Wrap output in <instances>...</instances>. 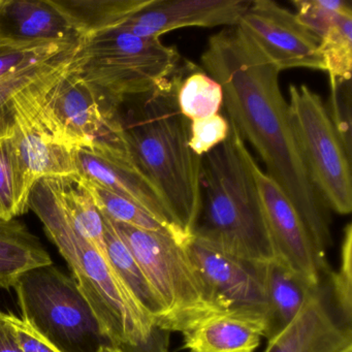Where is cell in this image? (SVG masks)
<instances>
[{"label":"cell","mask_w":352,"mask_h":352,"mask_svg":"<svg viewBox=\"0 0 352 352\" xmlns=\"http://www.w3.org/2000/svg\"><path fill=\"white\" fill-rule=\"evenodd\" d=\"M201 69L221 85L226 117L258 153L302 218L321 263L333 245L329 206L309 176L292 131L279 69L236 28L212 36Z\"/></svg>","instance_id":"cell-1"},{"label":"cell","mask_w":352,"mask_h":352,"mask_svg":"<svg viewBox=\"0 0 352 352\" xmlns=\"http://www.w3.org/2000/svg\"><path fill=\"white\" fill-rule=\"evenodd\" d=\"M181 65L151 91L121 102L116 116L135 168L160 191L179 230L190 239L201 214V157L189 146L190 121L177 100Z\"/></svg>","instance_id":"cell-2"},{"label":"cell","mask_w":352,"mask_h":352,"mask_svg":"<svg viewBox=\"0 0 352 352\" xmlns=\"http://www.w3.org/2000/svg\"><path fill=\"white\" fill-rule=\"evenodd\" d=\"M253 160L230 123L228 139L201 157V214L192 236L238 258L270 263L277 258L261 209Z\"/></svg>","instance_id":"cell-3"},{"label":"cell","mask_w":352,"mask_h":352,"mask_svg":"<svg viewBox=\"0 0 352 352\" xmlns=\"http://www.w3.org/2000/svg\"><path fill=\"white\" fill-rule=\"evenodd\" d=\"M28 204L69 263L74 280L110 345L123 348L145 341L155 323L138 306L113 271L108 257L75 230L63 209L55 179L38 180Z\"/></svg>","instance_id":"cell-4"},{"label":"cell","mask_w":352,"mask_h":352,"mask_svg":"<svg viewBox=\"0 0 352 352\" xmlns=\"http://www.w3.org/2000/svg\"><path fill=\"white\" fill-rule=\"evenodd\" d=\"M180 65L176 47L118 28L79 40L69 69L119 106L151 91Z\"/></svg>","instance_id":"cell-5"},{"label":"cell","mask_w":352,"mask_h":352,"mask_svg":"<svg viewBox=\"0 0 352 352\" xmlns=\"http://www.w3.org/2000/svg\"><path fill=\"white\" fill-rule=\"evenodd\" d=\"M111 221L164 307L166 317L162 329L183 333L209 317L228 311L204 279L185 244L168 232Z\"/></svg>","instance_id":"cell-6"},{"label":"cell","mask_w":352,"mask_h":352,"mask_svg":"<svg viewBox=\"0 0 352 352\" xmlns=\"http://www.w3.org/2000/svg\"><path fill=\"white\" fill-rule=\"evenodd\" d=\"M71 63L28 88V104L41 124L71 149L96 142L124 143L116 116L118 106L73 73Z\"/></svg>","instance_id":"cell-7"},{"label":"cell","mask_w":352,"mask_h":352,"mask_svg":"<svg viewBox=\"0 0 352 352\" xmlns=\"http://www.w3.org/2000/svg\"><path fill=\"white\" fill-rule=\"evenodd\" d=\"M22 320L63 352H98L106 338L74 278L54 265L36 267L15 285Z\"/></svg>","instance_id":"cell-8"},{"label":"cell","mask_w":352,"mask_h":352,"mask_svg":"<svg viewBox=\"0 0 352 352\" xmlns=\"http://www.w3.org/2000/svg\"><path fill=\"white\" fill-rule=\"evenodd\" d=\"M290 123L309 176L329 210L352 211L350 162L327 107L307 85H290Z\"/></svg>","instance_id":"cell-9"},{"label":"cell","mask_w":352,"mask_h":352,"mask_svg":"<svg viewBox=\"0 0 352 352\" xmlns=\"http://www.w3.org/2000/svg\"><path fill=\"white\" fill-rule=\"evenodd\" d=\"M234 28L279 72L298 67L325 71L318 36L275 1H251Z\"/></svg>","instance_id":"cell-10"},{"label":"cell","mask_w":352,"mask_h":352,"mask_svg":"<svg viewBox=\"0 0 352 352\" xmlns=\"http://www.w3.org/2000/svg\"><path fill=\"white\" fill-rule=\"evenodd\" d=\"M78 176L131 199L162 224L175 239L186 244L170 208L156 187L138 170L124 143L96 142L75 149Z\"/></svg>","instance_id":"cell-11"},{"label":"cell","mask_w":352,"mask_h":352,"mask_svg":"<svg viewBox=\"0 0 352 352\" xmlns=\"http://www.w3.org/2000/svg\"><path fill=\"white\" fill-rule=\"evenodd\" d=\"M252 170L276 258L312 285L320 286L321 275L327 267L321 263L302 218L255 160Z\"/></svg>","instance_id":"cell-12"},{"label":"cell","mask_w":352,"mask_h":352,"mask_svg":"<svg viewBox=\"0 0 352 352\" xmlns=\"http://www.w3.org/2000/svg\"><path fill=\"white\" fill-rule=\"evenodd\" d=\"M187 252L210 287L228 310H249L267 314L265 265L222 252L192 236Z\"/></svg>","instance_id":"cell-13"},{"label":"cell","mask_w":352,"mask_h":352,"mask_svg":"<svg viewBox=\"0 0 352 352\" xmlns=\"http://www.w3.org/2000/svg\"><path fill=\"white\" fill-rule=\"evenodd\" d=\"M250 3L247 0H152L120 28L142 38H160L185 28H234Z\"/></svg>","instance_id":"cell-14"},{"label":"cell","mask_w":352,"mask_h":352,"mask_svg":"<svg viewBox=\"0 0 352 352\" xmlns=\"http://www.w3.org/2000/svg\"><path fill=\"white\" fill-rule=\"evenodd\" d=\"M28 88L18 94L14 102L13 139L30 185L34 187L41 179L78 176L75 149L58 143L41 124L28 104Z\"/></svg>","instance_id":"cell-15"},{"label":"cell","mask_w":352,"mask_h":352,"mask_svg":"<svg viewBox=\"0 0 352 352\" xmlns=\"http://www.w3.org/2000/svg\"><path fill=\"white\" fill-rule=\"evenodd\" d=\"M352 347V331L329 310L320 286L287 327L267 340L265 352H342Z\"/></svg>","instance_id":"cell-16"},{"label":"cell","mask_w":352,"mask_h":352,"mask_svg":"<svg viewBox=\"0 0 352 352\" xmlns=\"http://www.w3.org/2000/svg\"><path fill=\"white\" fill-rule=\"evenodd\" d=\"M265 329L263 313L234 309L184 331L183 347L189 352H255Z\"/></svg>","instance_id":"cell-17"},{"label":"cell","mask_w":352,"mask_h":352,"mask_svg":"<svg viewBox=\"0 0 352 352\" xmlns=\"http://www.w3.org/2000/svg\"><path fill=\"white\" fill-rule=\"evenodd\" d=\"M0 36L30 41H78L48 0H3Z\"/></svg>","instance_id":"cell-18"},{"label":"cell","mask_w":352,"mask_h":352,"mask_svg":"<svg viewBox=\"0 0 352 352\" xmlns=\"http://www.w3.org/2000/svg\"><path fill=\"white\" fill-rule=\"evenodd\" d=\"M79 40L120 28L152 0H48Z\"/></svg>","instance_id":"cell-19"},{"label":"cell","mask_w":352,"mask_h":352,"mask_svg":"<svg viewBox=\"0 0 352 352\" xmlns=\"http://www.w3.org/2000/svg\"><path fill=\"white\" fill-rule=\"evenodd\" d=\"M265 284L267 296L265 338L270 340L294 320L319 286L312 285L278 261L265 265Z\"/></svg>","instance_id":"cell-20"},{"label":"cell","mask_w":352,"mask_h":352,"mask_svg":"<svg viewBox=\"0 0 352 352\" xmlns=\"http://www.w3.org/2000/svg\"><path fill=\"white\" fill-rule=\"evenodd\" d=\"M102 217L104 220L107 256L113 271L133 296L140 309L155 325L162 327L166 313L147 276L131 249L115 230L110 218L104 214H102Z\"/></svg>","instance_id":"cell-21"},{"label":"cell","mask_w":352,"mask_h":352,"mask_svg":"<svg viewBox=\"0 0 352 352\" xmlns=\"http://www.w3.org/2000/svg\"><path fill=\"white\" fill-rule=\"evenodd\" d=\"M52 258L28 226L16 219H0V287H15L19 278Z\"/></svg>","instance_id":"cell-22"},{"label":"cell","mask_w":352,"mask_h":352,"mask_svg":"<svg viewBox=\"0 0 352 352\" xmlns=\"http://www.w3.org/2000/svg\"><path fill=\"white\" fill-rule=\"evenodd\" d=\"M63 209L75 230L107 256L104 220L79 176L54 178Z\"/></svg>","instance_id":"cell-23"},{"label":"cell","mask_w":352,"mask_h":352,"mask_svg":"<svg viewBox=\"0 0 352 352\" xmlns=\"http://www.w3.org/2000/svg\"><path fill=\"white\" fill-rule=\"evenodd\" d=\"M177 100L179 109L189 121L219 114L223 107L221 85L203 69L184 61L181 65Z\"/></svg>","instance_id":"cell-24"},{"label":"cell","mask_w":352,"mask_h":352,"mask_svg":"<svg viewBox=\"0 0 352 352\" xmlns=\"http://www.w3.org/2000/svg\"><path fill=\"white\" fill-rule=\"evenodd\" d=\"M32 189L13 135L0 140V219H15L28 212Z\"/></svg>","instance_id":"cell-25"},{"label":"cell","mask_w":352,"mask_h":352,"mask_svg":"<svg viewBox=\"0 0 352 352\" xmlns=\"http://www.w3.org/2000/svg\"><path fill=\"white\" fill-rule=\"evenodd\" d=\"M79 44V43H78ZM78 44L63 54L38 65H30L0 80V140L11 138L16 124V96L73 60Z\"/></svg>","instance_id":"cell-26"},{"label":"cell","mask_w":352,"mask_h":352,"mask_svg":"<svg viewBox=\"0 0 352 352\" xmlns=\"http://www.w3.org/2000/svg\"><path fill=\"white\" fill-rule=\"evenodd\" d=\"M78 41H30L0 36V80L30 65L50 60Z\"/></svg>","instance_id":"cell-27"},{"label":"cell","mask_w":352,"mask_h":352,"mask_svg":"<svg viewBox=\"0 0 352 352\" xmlns=\"http://www.w3.org/2000/svg\"><path fill=\"white\" fill-rule=\"evenodd\" d=\"M82 182L89 191L98 211L113 221L126 224L140 230L164 232L172 234L153 216L150 215L143 208L131 199H125L94 183L84 180H82Z\"/></svg>","instance_id":"cell-28"},{"label":"cell","mask_w":352,"mask_h":352,"mask_svg":"<svg viewBox=\"0 0 352 352\" xmlns=\"http://www.w3.org/2000/svg\"><path fill=\"white\" fill-rule=\"evenodd\" d=\"M319 50L329 78L351 79L352 11L341 14L331 24L320 38Z\"/></svg>","instance_id":"cell-29"},{"label":"cell","mask_w":352,"mask_h":352,"mask_svg":"<svg viewBox=\"0 0 352 352\" xmlns=\"http://www.w3.org/2000/svg\"><path fill=\"white\" fill-rule=\"evenodd\" d=\"M331 294L342 327L352 331V226L344 230L339 269L331 275Z\"/></svg>","instance_id":"cell-30"},{"label":"cell","mask_w":352,"mask_h":352,"mask_svg":"<svg viewBox=\"0 0 352 352\" xmlns=\"http://www.w3.org/2000/svg\"><path fill=\"white\" fill-rule=\"evenodd\" d=\"M292 3L298 11L296 19L319 40L341 14L352 11L350 3L343 0H296Z\"/></svg>","instance_id":"cell-31"},{"label":"cell","mask_w":352,"mask_h":352,"mask_svg":"<svg viewBox=\"0 0 352 352\" xmlns=\"http://www.w3.org/2000/svg\"><path fill=\"white\" fill-rule=\"evenodd\" d=\"M331 98L327 109L348 157L351 160V82L329 78Z\"/></svg>","instance_id":"cell-32"},{"label":"cell","mask_w":352,"mask_h":352,"mask_svg":"<svg viewBox=\"0 0 352 352\" xmlns=\"http://www.w3.org/2000/svg\"><path fill=\"white\" fill-rule=\"evenodd\" d=\"M230 131L228 117L216 114L209 118L190 121L189 146L199 157L223 143Z\"/></svg>","instance_id":"cell-33"},{"label":"cell","mask_w":352,"mask_h":352,"mask_svg":"<svg viewBox=\"0 0 352 352\" xmlns=\"http://www.w3.org/2000/svg\"><path fill=\"white\" fill-rule=\"evenodd\" d=\"M10 318L23 352H63L21 318L11 313Z\"/></svg>","instance_id":"cell-34"},{"label":"cell","mask_w":352,"mask_h":352,"mask_svg":"<svg viewBox=\"0 0 352 352\" xmlns=\"http://www.w3.org/2000/svg\"><path fill=\"white\" fill-rule=\"evenodd\" d=\"M170 331L154 325L147 339L135 346L120 348L124 352H170Z\"/></svg>","instance_id":"cell-35"},{"label":"cell","mask_w":352,"mask_h":352,"mask_svg":"<svg viewBox=\"0 0 352 352\" xmlns=\"http://www.w3.org/2000/svg\"><path fill=\"white\" fill-rule=\"evenodd\" d=\"M0 352H23L9 313L0 310Z\"/></svg>","instance_id":"cell-36"},{"label":"cell","mask_w":352,"mask_h":352,"mask_svg":"<svg viewBox=\"0 0 352 352\" xmlns=\"http://www.w3.org/2000/svg\"><path fill=\"white\" fill-rule=\"evenodd\" d=\"M98 352H124L120 348L112 345H104L100 348Z\"/></svg>","instance_id":"cell-37"},{"label":"cell","mask_w":352,"mask_h":352,"mask_svg":"<svg viewBox=\"0 0 352 352\" xmlns=\"http://www.w3.org/2000/svg\"><path fill=\"white\" fill-rule=\"evenodd\" d=\"M342 352H352V347L348 348V349L344 350Z\"/></svg>","instance_id":"cell-38"},{"label":"cell","mask_w":352,"mask_h":352,"mask_svg":"<svg viewBox=\"0 0 352 352\" xmlns=\"http://www.w3.org/2000/svg\"><path fill=\"white\" fill-rule=\"evenodd\" d=\"M3 0H0V6H1V3H3Z\"/></svg>","instance_id":"cell-39"}]
</instances>
